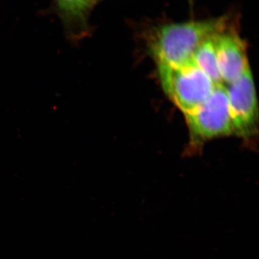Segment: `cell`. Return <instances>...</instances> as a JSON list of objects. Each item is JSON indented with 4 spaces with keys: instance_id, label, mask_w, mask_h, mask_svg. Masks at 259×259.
<instances>
[{
    "instance_id": "6da1fadb",
    "label": "cell",
    "mask_w": 259,
    "mask_h": 259,
    "mask_svg": "<svg viewBox=\"0 0 259 259\" xmlns=\"http://www.w3.org/2000/svg\"><path fill=\"white\" fill-rule=\"evenodd\" d=\"M233 20L230 15L192 20L181 23L158 24L144 33L150 54L158 66L178 68L192 62L196 49Z\"/></svg>"
},
{
    "instance_id": "7a4b0ae2",
    "label": "cell",
    "mask_w": 259,
    "mask_h": 259,
    "mask_svg": "<svg viewBox=\"0 0 259 259\" xmlns=\"http://www.w3.org/2000/svg\"><path fill=\"white\" fill-rule=\"evenodd\" d=\"M157 67L163 91L184 115L200 106L216 87L192 61L178 68Z\"/></svg>"
},
{
    "instance_id": "3957f363",
    "label": "cell",
    "mask_w": 259,
    "mask_h": 259,
    "mask_svg": "<svg viewBox=\"0 0 259 259\" xmlns=\"http://www.w3.org/2000/svg\"><path fill=\"white\" fill-rule=\"evenodd\" d=\"M185 116L191 134L199 141L228 136L233 133L225 85L216 86L200 106Z\"/></svg>"
},
{
    "instance_id": "277c9868",
    "label": "cell",
    "mask_w": 259,
    "mask_h": 259,
    "mask_svg": "<svg viewBox=\"0 0 259 259\" xmlns=\"http://www.w3.org/2000/svg\"><path fill=\"white\" fill-rule=\"evenodd\" d=\"M233 132L247 137L253 132L257 120V99L250 66L226 86Z\"/></svg>"
},
{
    "instance_id": "5b68a950",
    "label": "cell",
    "mask_w": 259,
    "mask_h": 259,
    "mask_svg": "<svg viewBox=\"0 0 259 259\" xmlns=\"http://www.w3.org/2000/svg\"><path fill=\"white\" fill-rule=\"evenodd\" d=\"M214 40L220 74L227 86L238 79L249 66L247 44L233 20L214 35Z\"/></svg>"
},
{
    "instance_id": "8992f818",
    "label": "cell",
    "mask_w": 259,
    "mask_h": 259,
    "mask_svg": "<svg viewBox=\"0 0 259 259\" xmlns=\"http://www.w3.org/2000/svg\"><path fill=\"white\" fill-rule=\"evenodd\" d=\"M58 12L71 36L80 37L88 31V19L97 0H55Z\"/></svg>"
},
{
    "instance_id": "52a82bcc",
    "label": "cell",
    "mask_w": 259,
    "mask_h": 259,
    "mask_svg": "<svg viewBox=\"0 0 259 259\" xmlns=\"http://www.w3.org/2000/svg\"><path fill=\"white\" fill-rule=\"evenodd\" d=\"M214 36L206 39L196 49L192 62L218 86L223 83L218 68Z\"/></svg>"
},
{
    "instance_id": "ba28073f",
    "label": "cell",
    "mask_w": 259,
    "mask_h": 259,
    "mask_svg": "<svg viewBox=\"0 0 259 259\" xmlns=\"http://www.w3.org/2000/svg\"><path fill=\"white\" fill-rule=\"evenodd\" d=\"M195 0H188L189 4H190L191 8L194 6V3Z\"/></svg>"
},
{
    "instance_id": "9c48e42d",
    "label": "cell",
    "mask_w": 259,
    "mask_h": 259,
    "mask_svg": "<svg viewBox=\"0 0 259 259\" xmlns=\"http://www.w3.org/2000/svg\"><path fill=\"white\" fill-rule=\"evenodd\" d=\"M100 1V0H97V2Z\"/></svg>"
}]
</instances>
